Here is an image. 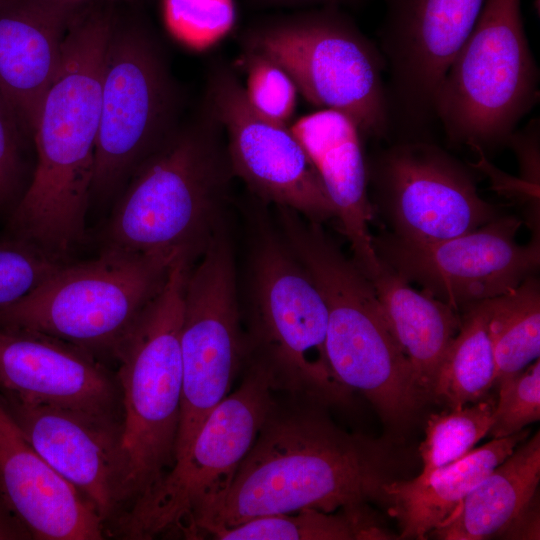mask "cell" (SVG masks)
<instances>
[{
	"label": "cell",
	"mask_w": 540,
	"mask_h": 540,
	"mask_svg": "<svg viewBox=\"0 0 540 540\" xmlns=\"http://www.w3.org/2000/svg\"><path fill=\"white\" fill-rule=\"evenodd\" d=\"M539 482L537 431L481 480L428 536L441 540H483L501 535L536 497Z\"/></svg>",
	"instance_id": "cell-24"
},
{
	"label": "cell",
	"mask_w": 540,
	"mask_h": 540,
	"mask_svg": "<svg viewBox=\"0 0 540 540\" xmlns=\"http://www.w3.org/2000/svg\"><path fill=\"white\" fill-rule=\"evenodd\" d=\"M115 4L87 3L65 39L57 73L38 113L34 169L8 236L68 263L86 236L100 117L101 79Z\"/></svg>",
	"instance_id": "cell-1"
},
{
	"label": "cell",
	"mask_w": 540,
	"mask_h": 540,
	"mask_svg": "<svg viewBox=\"0 0 540 540\" xmlns=\"http://www.w3.org/2000/svg\"><path fill=\"white\" fill-rule=\"evenodd\" d=\"M529 436L521 430L493 438L472 449L457 461L418 475L408 481H387L382 495L389 501L388 512L401 528V539H427L458 507L466 495L502 463Z\"/></svg>",
	"instance_id": "cell-23"
},
{
	"label": "cell",
	"mask_w": 540,
	"mask_h": 540,
	"mask_svg": "<svg viewBox=\"0 0 540 540\" xmlns=\"http://www.w3.org/2000/svg\"><path fill=\"white\" fill-rule=\"evenodd\" d=\"M59 1L83 5V4L92 3V2H106V3H112V4H116V3L132 4V3H139L143 0H59Z\"/></svg>",
	"instance_id": "cell-35"
},
{
	"label": "cell",
	"mask_w": 540,
	"mask_h": 540,
	"mask_svg": "<svg viewBox=\"0 0 540 540\" xmlns=\"http://www.w3.org/2000/svg\"><path fill=\"white\" fill-rule=\"evenodd\" d=\"M387 481L382 451L370 440L318 414L270 415L200 534L305 508L363 507L382 497Z\"/></svg>",
	"instance_id": "cell-3"
},
{
	"label": "cell",
	"mask_w": 540,
	"mask_h": 540,
	"mask_svg": "<svg viewBox=\"0 0 540 540\" xmlns=\"http://www.w3.org/2000/svg\"><path fill=\"white\" fill-rule=\"evenodd\" d=\"M367 167L372 204L403 240L451 239L498 216L464 164L429 141L402 139L367 158Z\"/></svg>",
	"instance_id": "cell-13"
},
{
	"label": "cell",
	"mask_w": 540,
	"mask_h": 540,
	"mask_svg": "<svg viewBox=\"0 0 540 540\" xmlns=\"http://www.w3.org/2000/svg\"><path fill=\"white\" fill-rule=\"evenodd\" d=\"M535 499L501 535L510 539H539V513Z\"/></svg>",
	"instance_id": "cell-34"
},
{
	"label": "cell",
	"mask_w": 540,
	"mask_h": 540,
	"mask_svg": "<svg viewBox=\"0 0 540 540\" xmlns=\"http://www.w3.org/2000/svg\"><path fill=\"white\" fill-rule=\"evenodd\" d=\"M239 41L242 51L278 63L309 103L349 116L364 138L392 133L384 57L342 8L262 17L243 30Z\"/></svg>",
	"instance_id": "cell-5"
},
{
	"label": "cell",
	"mask_w": 540,
	"mask_h": 540,
	"mask_svg": "<svg viewBox=\"0 0 540 540\" xmlns=\"http://www.w3.org/2000/svg\"><path fill=\"white\" fill-rule=\"evenodd\" d=\"M371 280L423 404L431 400L437 369L459 331L461 313L430 293L415 289L383 261Z\"/></svg>",
	"instance_id": "cell-22"
},
{
	"label": "cell",
	"mask_w": 540,
	"mask_h": 540,
	"mask_svg": "<svg viewBox=\"0 0 540 540\" xmlns=\"http://www.w3.org/2000/svg\"><path fill=\"white\" fill-rule=\"evenodd\" d=\"M522 222L497 216L460 236L431 243L403 240L392 233L373 236L378 258L410 283L461 311L502 295L535 275L540 265L539 238L520 245Z\"/></svg>",
	"instance_id": "cell-15"
},
{
	"label": "cell",
	"mask_w": 540,
	"mask_h": 540,
	"mask_svg": "<svg viewBox=\"0 0 540 540\" xmlns=\"http://www.w3.org/2000/svg\"><path fill=\"white\" fill-rule=\"evenodd\" d=\"M183 93L155 30L118 13L104 55L92 200L119 194L182 120Z\"/></svg>",
	"instance_id": "cell-8"
},
{
	"label": "cell",
	"mask_w": 540,
	"mask_h": 540,
	"mask_svg": "<svg viewBox=\"0 0 540 540\" xmlns=\"http://www.w3.org/2000/svg\"><path fill=\"white\" fill-rule=\"evenodd\" d=\"M539 99V70L525 32L521 0H484L435 99L450 142L477 150L508 144Z\"/></svg>",
	"instance_id": "cell-10"
},
{
	"label": "cell",
	"mask_w": 540,
	"mask_h": 540,
	"mask_svg": "<svg viewBox=\"0 0 540 540\" xmlns=\"http://www.w3.org/2000/svg\"><path fill=\"white\" fill-rule=\"evenodd\" d=\"M495 400H479L459 408L431 414L419 447L420 475L449 465L469 453L490 431Z\"/></svg>",
	"instance_id": "cell-28"
},
{
	"label": "cell",
	"mask_w": 540,
	"mask_h": 540,
	"mask_svg": "<svg viewBox=\"0 0 540 540\" xmlns=\"http://www.w3.org/2000/svg\"><path fill=\"white\" fill-rule=\"evenodd\" d=\"M460 313L459 331L439 364L431 393V400L449 409L483 399L493 388L495 377L486 300L468 305Z\"/></svg>",
	"instance_id": "cell-25"
},
{
	"label": "cell",
	"mask_w": 540,
	"mask_h": 540,
	"mask_svg": "<svg viewBox=\"0 0 540 540\" xmlns=\"http://www.w3.org/2000/svg\"><path fill=\"white\" fill-rule=\"evenodd\" d=\"M234 178L223 127L202 96L119 193L102 249L197 261L224 226Z\"/></svg>",
	"instance_id": "cell-2"
},
{
	"label": "cell",
	"mask_w": 540,
	"mask_h": 540,
	"mask_svg": "<svg viewBox=\"0 0 540 540\" xmlns=\"http://www.w3.org/2000/svg\"><path fill=\"white\" fill-rule=\"evenodd\" d=\"M290 247L323 296L326 355L333 375L362 393L384 421H406L421 403L372 280L320 225L295 232Z\"/></svg>",
	"instance_id": "cell-6"
},
{
	"label": "cell",
	"mask_w": 540,
	"mask_h": 540,
	"mask_svg": "<svg viewBox=\"0 0 540 540\" xmlns=\"http://www.w3.org/2000/svg\"><path fill=\"white\" fill-rule=\"evenodd\" d=\"M180 348L182 401L175 461L227 396L244 355L235 259L225 225L189 271Z\"/></svg>",
	"instance_id": "cell-12"
},
{
	"label": "cell",
	"mask_w": 540,
	"mask_h": 540,
	"mask_svg": "<svg viewBox=\"0 0 540 540\" xmlns=\"http://www.w3.org/2000/svg\"><path fill=\"white\" fill-rule=\"evenodd\" d=\"M203 97L223 127L234 176L257 200L320 224L335 218L325 187L290 125L252 108L241 79L225 59L210 62Z\"/></svg>",
	"instance_id": "cell-14"
},
{
	"label": "cell",
	"mask_w": 540,
	"mask_h": 540,
	"mask_svg": "<svg viewBox=\"0 0 540 540\" xmlns=\"http://www.w3.org/2000/svg\"><path fill=\"white\" fill-rule=\"evenodd\" d=\"M250 222L247 293L258 358L275 386L324 403L348 400L351 390L328 363V313L320 290L260 207Z\"/></svg>",
	"instance_id": "cell-9"
},
{
	"label": "cell",
	"mask_w": 540,
	"mask_h": 540,
	"mask_svg": "<svg viewBox=\"0 0 540 540\" xmlns=\"http://www.w3.org/2000/svg\"><path fill=\"white\" fill-rule=\"evenodd\" d=\"M274 387L271 371L257 358L239 388L205 419L187 452L118 518L119 533L152 539L177 530L199 538L272 413Z\"/></svg>",
	"instance_id": "cell-7"
},
{
	"label": "cell",
	"mask_w": 540,
	"mask_h": 540,
	"mask_svg": "<svg viewBox=\"0 0 540 540\" xmlns=\"http://www.w3.org/2000/svg\"><path fill=\"white\" fill-rule=\"evenodd\" d=\"M85 5V4H83ZM83 5L0 0V92L32 136L65 39Z\"/></svg>",
	"instance_id": "cell-21"
},
{
	"label": "cell",
	"mask_w": 540,
	"mask_h": 540,
	"mask_svg": "<svg viewBox=\"0 0 540 540\" xmlns=\"http://www.w3.org/2000/svg\"><path fill=\"white\" fill-rule=\"evenodd\" d=\"M193 264L188 257L176 258L163 288L113 355L122 409V496L129 505L175 461L182 401L180 332Z\"/></svg>",
	"instance_id": "cell-4"
},
{
	"label": "cell",
	"mask_w": 540,
	"mask_h": 540,
	"mask_svg": "<svg viewBox=\"0 0 540 540\" xmlns=\"http://www.w3.org/2000/svg\"><path fill=\"white\" fill-rule=\"evenodd\" d=\"M173 262L102 249L91 260L63 264L1 310L0 326L46 334L95 356H113L163 288Z\"/></svg>",
	"instance_id": "cell-11"
},
{
	"label": "cell",
	"mask_w": 540,
	"mask_h": 540,
	"mask_svg": "<svg viewBox=\"0 0 540 540\" xmlns=\"http://www.w3.org/2000/svg\"><path fill=\"white\" fill-rule=\"evenodd\" d=\"M0 391L29 402L122 420L116 376L92 353L35 331L0 326Z\"/></svg>",
	"instance_id": "cell-18"
},
{
	"label": "cell",
	"mask_w": 540,
	"mask_h": 540,
	"mask_svg": "<svg viewBox=\"0 0 540 540\" xmlns=\"http://www.w3.org/2000/svg\"><path fill=\"white\" fill-rule=\"evenodd\" d=\"M493 423L488 434L502 438L520 432L540 419V361L502 379L495 386Z\"/></svg>",
	"instance_id": "cell-31"
},
{
	"label": "cell",
	"mask_w": 540,
	"mask_h": 540,
	"mask_svg": "<svg viewBox=\"0 0 540 540\" xmlns=\"http://www.w3.org/2000/svg\"><path fill=\"white\" fill-rule=\"evenodd\" d=\"M379 49L392 132L417 138L436 121L435 99L484 0H384Z\"/></svg>",
	"instance_id": "cell-16"
},
{
	"label": "cell",
	"mask_w": 540,
	"mask_h": 540,
	"mask_svg": "<svg viewBox=\"0 0 540 540\" xmlns=\"http://www.w3.org/2000/svg\"><path fill=\"white\" fill-rule=\"evenodd\" d=\"M219 540H383L394 538L366 506L324 512L305 508L271 514L210 533Z\"/></svg>",
	"instance_id": "cell-26"
},
{
	"label": "cell",
	"mask_w": 540,
	"mask_h": 540,
	"mask_svg": "<svg viewBox=\"0 0 540 540\" xmlns=\"http://www.w3.org/2000/svg\"><path fill=\"white\" fill-rule=\"evenodd\" d=\"M0 496L32 538L98 540L104 520L33 448L0 397Z\"/></svg>",
	"instance_id": "cell-19"
},
{
	"label": "cell",
	"mask_w": 540,
	"mask_h": 540,
	"mask_svg": "<svg viewBox=\"0 0 540 540\" xmlns=\"http://www.w3.org/2000/svg\"><path fill=\"white\" fill-rule=\"evenodd\" d=\"M239 60L246 76L242 85L248 103L265 118L289 126L300 95L291 76L262 54L242 51Z\"/></svg>",
	"instance_id": "cell-30"
},
{
	"label": "cell",
	"mask_w": 540,
	"mask_h": 540,
	"mask_svg": "<svg viewBox=\"0 0 540 540\" xmlns=\"http://www.w3.org/2000/svg\"><path fill=\"white\" fill-rule=\"evenodd\" d=\"M290 128L325 187L353 261L373 279L381 261L370 230L376 210L369 194L367 157L360 129L349 116L332 109L304 115Z\"/></svg>",
	"instance_id": "cell-20"
},
{
	"label": "cell",
	"mask_w": 540,
	"mask_h": 540,
	"mask_svg": "<svg viewBox=\"0 0 540 540\" xmlns=\"http://www.w3.org/2000/svg\"><path fill=\"white\" fill-rule=\"evenodd\" d=\"M36 452L79 491L105 521L123 503L121 422L21 400L0 391Z\"/></svg>",
	"instance_id": "cell-17"
},
{
	"label": "cell",
	"mask_w": 540,
	"mask_h": 540,
	"mask_svg": "<svg viewBox=\"0 0 540 540\" xmlns=\"http://www.w3.org/2000/svg\"><path fill=\"white\" fill-rule=\"evenodd\" d=\"M368 0H245L253 9H306L315 7H354Z\"/></svg>",
	"instance_id": "cell-33"
},
{
	"label": "cell",
	"mask_w": 540,
	"mask_h": 540,
	"mask_svg": "<svg viewBox=\"0 0 540 540\" xmlns=\"http://www.w3.org/2000/svg\"><path fill=\"white\" fill-rule=\"evenodd\" d=\"M34 162L33 138L0 92V216L5 220L22 199Z\"/></svg>",
	"instance_id": "cell-29"
},
{
	"label": "cell",
	"mask_w": 540,
	"mask_h": 540,
	"mask_svg": "<svg viewBox=\"0 0 540 540\" xmlns=\"http://www.w3.org/2000/svg\"><path fill=\"white\" fill-rule=\"evenodd\" d=\"M62 265L22 240L8 235L1 238L0 311L26 296Z\"/></svg>",
	"instance_id": "cell-32"
},
{
	"label": "cell",
	"mask_w": 540,
	"mask_h": 540,
	"mask_svg": "<svg viewBox=\"0 0 540 540\" xmlns=\"http://www.w3.org/2000/svg\"><path fill=\"white\" fill-rule=\"evenodd\" d=\"M487 329L495 360V387L540 354V287L535 275L487 299Z\"/></svg>",
	"instance_id": "cell-27"
}]
</instances>
